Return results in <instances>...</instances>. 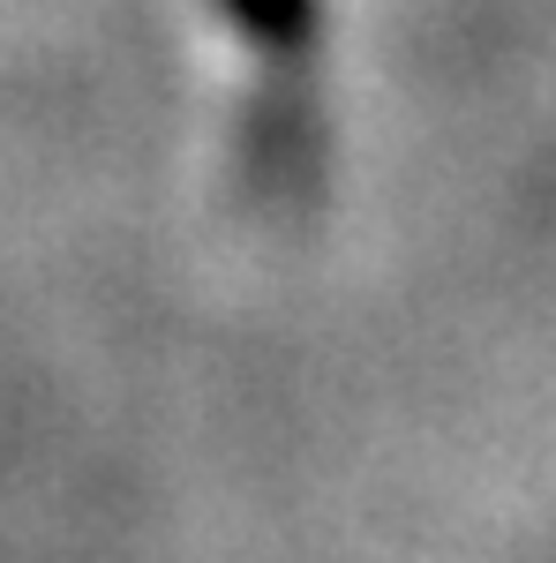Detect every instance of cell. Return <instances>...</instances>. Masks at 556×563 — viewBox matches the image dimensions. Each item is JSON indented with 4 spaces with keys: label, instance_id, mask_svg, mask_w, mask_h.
Wrapping results in <instances>:
<instances>
[{
    "label": "cell",
    "instance_id": "cell-1",
    "mask_svg": "<svg viewBox=\"0 0 556 563\" xmlns=\"http://www.w3.org/2000/svg\"><path fill=\"white\" fill-rule=\"evenodd\" d=\"M218 8L271 68H301L324 38V0H218Z\"/></svg>",
    "mask_w": 556,
    "mask_h": 563
}]
</instances>
